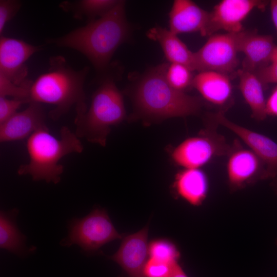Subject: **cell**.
<instances>
[{
  "label": "cell",
  "instance_id": "6da1fadb",
  "mask_svg": "<svg viewBox=\"0 0 277 277\" xmlns=\"http://www.w3.org/2000/svg\"><path fill=\"white\" fill-rule=\"evenodd\" d=\"M130 27L125 2L120 1L110 11L49 43L76 50L86 56L95 69L104 72L116 49L129 37Z\"/></svg>",
  "mask_w": 277,
  "mask_h": 277
},
{
  "label": "cell",
  "instance_id": "d4e9b609",
  "mask_svg": "<svg viewBox=\"0 0 277 277\" xmlns=\"http://www.w3.org/2000/svg\"><path fill=\"white\" fill-rule=\"evenodd\" d=\"M33 82L30 81L23 85H17L12 82L2 73H0V96H11L26 101H30V92Z\"/></svg>",
  "mask_w": 277,
  "mask_h": 277
},
{
  "label": "cell",
  "instance_id": "4dcf8cb0",
  "mask_svg": "<svg viewBox=\"0 0 277 277\" xmlns=\"http://www.w3.org/2000/svg\"><path fill=\"white\" fill-rule=\"evenodd\" d=\"M270 9L272 21L277 32V0L270 1Z\"/></svg>",
  "mask_w": 277,
  "mask_h": 277
},
{
  "label": "cell",
  "instance_id": "ba28073f",
  "mask_svg": "<svg viewBox=\"0 0 277 277\" xmlns=\"http://www.w3.org/2000/svg\"><path fill=\"white\" fill-rule=\"evenodd\" d=\"M232 147L221 135L208 128L199 135L180 143L173 150L171 156L184 169L200 168L216 156L228 154Z\"/></svg>",
  "mask_w": 277,
  "mask_h": 277
},
{
  "label": "cell",
  "instance_id": "7a4b0ae2",
  "mask_svg": "<svg viewBox=\"0 0 277 277\" xmlns=\"http://www.w3.org/2000/svg\"><path fill=\"white\" fill-rule=\"evenodd\" d=\"M165 66L163 63L149 69L133 84L131 94L137 113L154 119L197 113L202 106L201 99L169 85L165 77Z\"/></svg>",
  "mask_w": 277,
  "mask_h": 277
},
{
  "label": "cell",
  "instance_id": "52a82bcc",
  "mask_svg": "<svg viewBox=\"0 0 277 277\" xmlns=\"http://www.w3.org/2000/svg\"><path fill=\"white\" fill-rule=\"evenodd\" d=\"M245 30L238 33L214 34L194 52L195 71H213L229 74L239 65L238 54Z\"/></svg>",
  "mask_w": 277,
  "mask_h": 277
},
{
  "label": "cell",
  "instance_id": "3957f363",
  "mask_svg": "<svg viewBox=\"0 0 277 277\" xmlns=\"http://www.w3.org/2000/svg\"><path fill=\"white\" fill-rule=\"evenodd\" d=\"M49 65L47 72L33 82L30 102L55 106L48 113L49 117L54 121L61 118L73 106L76 113L86 111L84 85L89 68L86 67L76 71L60 55L52 56Z\"/></svg>",
  "mask_w": 277,
  "mask_h": 277
},
{
  "label": "cell",
  "instance_id": "cb8c5ba5",
  "mask_svg": "<svg viewBox=\"0 0 277 277\" xmlns=\"http://www.w3.org/2000/svg\"><path fill=\"white\" fill-rule=\"evenodd\" d=\"M192 71L181 64L166 63L165 77L174 89L182 92L192 86L194 76Z\"/></svg>",
  "mask_w": 277,
  "mask_h": 277
},
{
  "label": "cell",
  "instance_id": "83f0119b",
  "mask_svg": "<svg viewBox=\"0 0 277 277\" xmlns=\"http://www.w3.org/2000/svg\"><path fill=\"white\" fill-rule=\"evenodd\" d=\"M26 103L28 102L21 99L0 96V125L16 113L17 110Z\"/></svg>",
  "mask_w": 277,
  "mask_h": 277
},
{
  "label": "cell",
  "instance_id": "d6a6232c",
  "mask_svg": "<svg viewBox=\"0 0 277 277\" xmlns=\"http://www.w3.org/2000/svg\"><path fill=\"white\" fill-rule=\"evenodd\" d=\"M277 61V46L276 45L273 52L271 59V62H273V61Z\"/></svg>",
  "mask_w": 277,
  "mask_h": 277
},
{
  "label": "cell",
  "instance_id": "2e32d148",
  "mask_svg": "<svg viewBox=\"0 0 277 277\" xmlns=\"http://www.w3.org/2000/svg\"><path fill=\"white\" fill-rule=\"evenodd\" d=\"M275 46L271 35L245 30L240 47L245 55L242 69L254 73L268 65Z\"/></svg>",
  "mask_w": 277,
  "mask_h": 277
},
{
  "label": "cell",
  "instance_id": "1f68e13d",
  "mask_svg": "<svg viewBox=\"0 0 277 277\" xmlns=\"http://www.w3.org/2000/svg\"><path fill=\"white\" fill-rule=\"evenodd\" d=\"M171 277H188L179 263L175 265Z\"/></svg>",
  "mask_w": 277,
  "mask_h": 277
},
{
  "label": "cell",
  "instance_id": "4316f807",
  "mask_svg": "<svg viewBox=\"0 0 277 277\" xmlns=\"http://www.w3.org/2000/svg\"><path fill=\"white\" fill-rule=\"evenodd\" d=\"M22 5L20 1L16 0L0 1V34L8 21L17 13Z\"/></svg>",
  "mask_w": 277,
  "mask_h": 277
},
{
  "label": "cell",
  "instance_id": "9c48e42d",
  "mask_svg": "<svg viewBox=\"0 0 277 277\" xmlns=\"http://www.w3.org/2000/svg\"><path fill=\"white\" fill-rule=\"evenodd\" d=\"M262 0H223L209 12L208 20L202 33L210 36L219 30L238 33L244 30L243 21L254 9L264 10L268 4Z\"/></svg>",
  "mask_w": 277,
  "mask_h": 277
},
{
  "label": "cell",
  "instance_id": "5bb4252c",
  "mask_svg": "<svg viewBox=\"0 0 277 277\" xmlns=\"http://www.w3.org/2000/svg\"><path fill=\"white\" fill-rule=\"evenodd\" d=\"M46 114L41 103L30 102L23 111L17 112L0 125L2 143L21 140L47 127Z\"/></svg>",
  "mask_w": 277,
  "mask_h": 277
},
{
  "label": "cell",
  "instance_id": "e575fe53",
  "mask_svg": "<svg viewBox=\"0 0 277 277\" xmlns=\"http://www.w3.org/2000/svg\"><path fill=\"white\" fill-rule=\"evenodd\" d=\"M276 245H277V239H276Z\"/></svg>",
  "mask_w": 277,
  "mask_h": 277
},
{
  "label": "cell",
  "instance_id": "8fae6325",
  "mask_svg": "<svg viewBox=\"0 0 277 277\" xmlns=\"http://www.w3.org/2000/svg\"><path fill=\"white\" fill-rule=\"evenodd\" d=\"M210 122L220 125L238 136L265 165L268 179L277 175V143L268 136L240 126L219 111L208 115Z\"/></svg>",
  "mask_w": 277,
  "mask_h": 277
},
{
  "label": "cell",
  "instance_id": "e0dca14e",
  "mask_svg": "<svg viewBox=\"0 0 277 277\" xmlns=\"http://www.w3.org/2000/svg\"><path fill=\"white\" fill-rule=\"evenodd\" d=\"M228 76L216 71H202L194 76L192 87L208 102L222 106L229 100L232 93V84Z\"/></svg>",
  "mask_w": 277,
  "mask_h": 277
},
{
  "label": "cell",
  "instance_id": "f1b7e54d",
  "mask_svg": "<svg viewBox=\"0 0 277 277\" xmlns=\"http://www.w3.org/2000/svg\"><path fill=\"white\" fill-rule=\"evenodd\" d=\"M254 73L264 87L271 83L277 84V61L270 63L256 70Z\"/></svg>",
  "mask_w": 277,
  "mask_h": 277
},
{
  "label": "cell",
  "instance_id": "4fadbf2b",
  "mask_svg": "<svg viewBox=\"0 0 277 277\" xmlns=\"http://www.w3.org/2000/svg\"><path fill=\"white\" fill-rule=\"evenodd\" d=\"M148 225L122 239L118 250L109 259L117 263L129 277H145L144 270L148 260Z\"/></svg>",
  "mask_w": 277,
  "mask_h": 277
},
{
  "label": "cell",
  "instance_id": "8992f818",
  "mask_svg": "<svg viewBox=\"0 0 277 277\" xmlns=\"http://www.w3.org/2000/svg\"><path fill=\"white\" fill-rule=\"evenodd\" d=\"M68 235L60 242L69 247L76 244L87 253L98 250L104 245L123 239L113 225L106 210L96 207L82 218H73L68 222Z\"/></svg>",
  "mask_w": 277,
  "mask_h": 277
},
{
  "label": "cell",
  "instance_id": "d6986e66",
  "mask_svg": "<svg viewBox=\"0 0 277 277\" xmlns=\"http://www.w3.org/2000/svg\"><path fill=\"white\" fill-rule=\"evenodd\" d=\"M174 188L183 200L192 205L199 206L207 195L209 182L200 168L184 169L176 174Z\"/></svg>",
  "mask_w": 277,
  "mask_h": 277
},
{
  "label": "cell",
  "instance_id": "30bf717a",
  "mask_svg": "<svg viewBox=\"0 0 277 277\" xmlns=\"http://www.w3.org/2000/svg\"><path fill=\"white\" fill-rule=\"evenodd\" d=\"M233 147L227 163L228 183L235 191L259 180L268 179L266 168L262 160L252 151Z\"/></svg>",
  "mask_w": 277,
  "mask_h": 277
},
{
  "label": "cell",
  "instance_id": "484cf974",
  "mask_svg": "<svg viewBox=\"0 0 277 277\" xmlns=\"http://www.w3.org/2000/svg\"><path fill=\"white\" fill-rule=\"evenodd\" d=\"M149 258L144 268L145 277H171L175 265Z\"/></svg>",
  "mask_w": 277,
  "mask_h": 277
},
{
  "label": "cell",
  "instance_id": "44dd1931",
  "mask_svg": "<svg viewBox=\"0 0 277 277\" xmlns=\"http://www.w3.org/2000/svg\"><path fill=\"white\" fill-rule=\"evenodd\" d=\"M18 210L15 208L8 211H1L0 245L18 256L30 253L35 248H28L25 244L26 237L19 230L16 224Z\"/></svg>",
  "mask_w": 277,
  "mask_h": 277
},
{
  "label": "cell",
  "instance_id": "ac0fdd59",
  "mask_svg": "<svg viewBox=\"0 0 277 277\" xmlns=\"http://www.w3.org/2000/svg\"><path fill=\"white\" fill-rule=\"evenodd\" d=\"M146 34L149 38L159 43L170 63L181 64L195 71L194 52L189 50L177 35L161 26L151 28Z\"/></svg>",
  "mask_w": 277,
  "mask_h": 277
},
{
  "label": "cell",
  "instance_id": "7c38bea8",
  "mask_svg": "<svg viewBox=\"0 0 277 277\" xmlns=\"http://www.w3.org/2000/svg\"><path fill=\"white\" fill-rule=\"evenodd\" d=\"M41 46L31 45L25 41L1 35L0 73L17 85L29 82L27 78L28 69L25 63Z\"/></svg>",
  "mask_w": 277,
  "mask_h": 277
},
{
  "label": "cell",
  "instance_id": "f546056e",
  "mask_svg": "<svg viewBox=\"0 0 277 277\" xmlns=\"http://www.w3.org/2000/svg\"><path fill=\"white\" fill-rule=\"evenodd\" d=\"M266 111L267 115L277 117V86L274 88L266 100Z\"/></svg>",
  "mask_w": 277,
  "mask_h": 277
},
{
  "label": "cell",
  "instance_id": "9a60e30c",
  "mask_svg": "<svg viewBox=\"0 0 277 277\" xmlns=\"http://www.w3.org/2000/svg\"><path fill=\"white\" fill-rule=\"evenodd\" d=\"M208 15V12L192 1L175 0L169 13V30L176 35L196 32L201 34Z\"/></svg>",
  "mask_w": 277,
  "mask_h": 277
},
{
  "label": "cell",
  "instance_id": "5b68a950",
  "mask_svg": "<svg viewBox=\"0 0 277 277\" xmlns=\"http://www.w3.org/2000/svg\"><path fill=\"white\" fill-rule=\"evenodd\" d=\"M125 115L123 95L114 80L107 76L94 92L89 109L76 114L75 133L80 138L105 146L111 126L123 121Z\"/></svg>",
  "mask_w": 277,
  "mask_h": 277
},
{
  "label": "cell",
  "instance_id": "836d02e7",
  "mask_svg": "<svg viewBox=\"0 0 277 277\" xmlns=\"http://www.w3.org/2000/svg\"><path fill=\"white\" fill-rule=\"evenodd\" d=\"M273 181L271 183V186L274 191L277 193V179L274 178Z\"/></svg>",
  "mask_w": 277,
  "mask_h": 277
},
{
  "label": "cell",
  "instance_id": "7402d4cb",
  "mask_svg": "<svg viewBox=\"0 0 277 277\" xmlns=\"http://www.w3.org/2000/svg\"><path fill=\"white\" fill-rule=\"evenodd\" d=\"M119 2L118 0H82L73 5L72 10L76 17L85 16L91 21L108 13Z\"/></svg>",
  "mask_w": 277,
  "mask_h": 277
},
{
  "label": "cell",
  "instance_id": "ffe728a7",
  "mask_svg": "<svg viewBox=\"0 0 277 277\" xmlns=\"http://www.w3.org/2000/svg\"><path fill=\"white\" fill-rule=\"evenodd\" d=\"M236 74L239 78V89L251 109L252 117L263 121L267 115L263 85L253 72L240 69Z\"/></svg>",
  "mask_w": 277,
  "mask_h": 277
},
{
  "label": "cell",
  "instance_id": "603a6c76",
  "mask_svg": "<svg viewBox=\"0 0 277 277\" xmlns=\"http://www.w3.org/2000/svg\"><path fill=\"white\" fill-rule=\"evenodd\" d=\"M149 258L174 264L178 263L180 252L175 244L165 239L154 240L148 244Z\"/></svg>",
  "mask_w": 277,
  "mask_h": 277
},
{
  "label": "cell",
  "instance_id": "277c9868",
  "mask_svg": "<svg viewBox=\"0 0 277 277\" xmlns=\"http://www.w3.org/2000/svg\"><path fill=\"white\" fill-rule=\"evenodd\" d=\"M26 148L29 161L18 167L17 174L29 175L34 181L55 184L60 182L64 172L60 161L70 153H81L84 149L80 138L65 126L60 130V138L52 135L47 127L38 130L28 138Z\"/></svg>",
  "mask_w": 277,
  "mask_h": 277
}]
</instances>
